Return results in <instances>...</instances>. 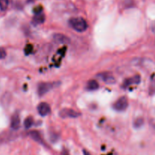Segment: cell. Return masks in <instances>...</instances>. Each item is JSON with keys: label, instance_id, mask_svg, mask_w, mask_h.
Returning a JSON list of instances; mask_svg holds the SVG:
<instances>
[{"label": "cell", "instance_id": "1", "mask_svg": "<svg viewBox=\"0 0 155 155\" xmlns=\"http://www.w3.org/2000/svg\"><path fill=\"white\" fill-rule=\"evenodd\" d=\"M70 25L77 32H84L88 27L86 21L82 18H73L69 21Z\"/></svg>", "mask_w": 155, "mask_h": 155}, {"label": "cell", "instance_id": "2", "mask_svg": "<svg viewBox=\"0 0 155 155\" xmlns=\"http://www.w3.org/2000/svg\"><path fill=\"white\" fill-rule=\"evenodd\" d=\"M129 102L127 97L122 96L117 100L116 102L114 104V109L117 111H124L128 107Z\"/></svg>", "mask_w": 155, "mask_h": 155}, {"label": "cell", "instance_id": "3", "mask_svg": "<svg viewBox=\"0 0 155 155\" xmlns=\"http://www.w3.org/2000/svg\"><path fill=\"white\" fill-rule=\"evenodd\" d=\"M59 116L61 118H76L80 116V113L70 108H64L59 112Z\"/></svg>", "mask_w": 155, "mask_h": 155}, {"label": "cell", "instance_id": "4", "mask_svg": "<svg viewBox=\"0 0 155 155\" xmlns=\"http://www.w3.org/2000/svg\"><path fill=\"white\" fill-rule=\"evenodd\" d=\"M54 87V83H39L38 86V94L39 95H43L48 92H49Z\"/></svg>", "mask_w": 155, "mask_h": 155}, {"label": "cell", "instance_id": "5", "mask_svg": "<svg viewBox=\"0 0 155 155\" xmlns=\"http://www.w3.org/2000/svg\"><path fill=\"white\" fill-rule=\"evenodd\" d=\"M53 39L54 42L58 44H61V45H68L71 42V39L65 35L61 33H55L53 36Z\"/></svg>", "mask_w": 155, "mask_h": 155}, {"label": "cell", "instance_id": "6", "mask_svg": "<svg viewBox=\"0 0 155 155\" xmlns=\"http://www.w3.org/2000/svg\"><path fill=\"white\" fill-rule=\"evenodd\" d=\"M37 110L39 112V115L45 117L49 114L50 111H51V107H50L49 104H47V103L41 102L37 106Z\"/></svg>", "mask_w": 155, "mask_h": 155}, {"label": "cell", "instance_id": "7", "mask_svg": "<svg viewBox=\"0 0 155 155\" xmlns=\"http://www.w3.org/2000/svg\"><path fill=\"white\" fill-rule=\"evenodd\" d=\"M100 76H101L100 78L102 79L103 81L105 82L107 84H114L116 83V80H115L114 77L113 75H111L110 74L104 73V74H100Z\"/></svg>", "mask_w": 155, "mask_h": 155}, {"label": "cell", "instance_id": "8", "mask_svg": "<svg viewBox=\"0 0 155 155\" xmlns=\"http://www.w3.org/2000/svg\"><path fill=\"white\" fill-rule=\"evenodd\" d=\"M20 124H21V120H20L19 115L18 114H15L12 117V120H11V127L13 130H18L20 127Z\"/></svg>", "mask_w": 155, "mask_h": 155}, {"label": "cell", "instance_id": "9", "mask_svg": "<svg viewBox=\"0 0 155 155\" xmlns=\"http://www.w3.org/2000/svg\"><path fill=\"white\" fill-rule=\"evenodd\" d=\"M141 81V77L139 76H135L132 78L127 79L124 81V85L125 87H128L129 86H131L133 84H139Z\"/></svg>", "mask_w": 155, "mask_h": 155}, {"label": "cell", "instance_id": "10", "mask_svg": "<svg viewBox=\"0 0 155 155\" xmlns=\"http://www.w3.org/2000/svg\"><path fill=\"white\" fill-rule=\"evenodd\" d=\"M98 87H99V85H98V82L94 80H89L87 83V86H86V88L89 90H96L98 89Z\"/></svg>", "mask_w": 155, "mask_h": 155}, {"label": "cell", "instance_id": "11", "mask_svg": "<svg viewBox=\"0 0 155 155\" xmlns=\"http://www.w3.org/2000/svg\"><path fill=\"white\" fill-rule=\"evenodd\" d=\"M45 21V15L42 13L36 14L35 17L33 18V22L36 24H42Z\"/></svg>", "mask_w": 155, "mask_h": 155}, {"label": "cell", "instance_id": "12", "mask_svg": "<svg viewBox=\"0 0 155 155\" xmlns=\"http://www.w3.org/2000/svg\"><path fill=\"white\" fill-rule=\"evenodd\" d=\"M30 137H31L33 140L36 141V142H39V143H43V142H42V137H41V135L39 134V132L32 131L31 133H30Z\"/></svg>", "mask_w": 155, "mask_h": 155}, {"label": "cell", "instance_id": "13", "mask_svg": "<svg viewBox=\"0 0 155 155\" xmlns=\"http://www.w3.org/2000/svg\"><path fill=\"white\" fill-rule=\"evenodd\" d=\"M144 124V120L143 118L142 117H139L136 118V120L133 122V127L136 129H139L140 127H142Z\"/></svg>", "mask_w": 155, "mask_h": 155}, {"label": "cell", "instance_id": "14", "mask_svg": "<svg viewBox=\"0 0 155 155\" xmlns=\"http://www.w3.org/2000/svg\"><path fill=\"white\" fill-rule=\"evenodd\" d=\"M33 124V118L32 117H27L24 120V127L26 129H29Z\"/></svg>", "mask_w": 155, "mask_h": 155}, {"label": "cell", "instance_id": "15", "mask_svg": "<svg viewBox=\"0 0 155 155\" xmlns=\"http://www.w3.org/2000/svg\"><path fill=\"white\" fill-rule=\"evenodd\" d=\"M9 0H0V10L5 11L8 8Z\"/></svg>", "mask_w": 155, "mask_h": 155}, {"label": "cell", "instance_id": "16", "mask_svg": "<svg viewBox=\"0 0 155 155\" xmlns=\"http://www.w3.org/2000/svg\"><path fill=\"white\" fill-rule=\"evenodd\" d=\"M3 98L4 99H2V104L4 106H8V104L10 103V101H11V95L10 94H5V95H4V96H3Z\"/></svg>", "mask_w": 155, "mask_h": 155}, {"label": "cell", "instance_id": "17", "mask_svg": "<svg viewBox=\"0 0 155 155\" xmlns=\"http://www.w3.org/2000/svg\"><path fill=\"white\" fill-rule=\"evenodd\" d=\"M6 57V51L3 48L0 47V60Z\"/></svg>", "mask_w": 155, "mask_h": 155}, {"label": "cell", "instance_id": "18", "mask_svg": "<svg viewBox=\"0 0 155 155\" xmlns=\"http://www.w3.org/2000/svg\"><path fill=\"white\" fill-rule=\"evenodd\" d=\"M33 51V46L31 45H27L25 48V53L26 54H29Z\"/></svg>", "mask_w": 155, "mask_h": 155}, {"label": "cell", "instance_id": "19", "mask_svg": "<svg viewBox=\"0 0 155 155\" xmlns=\"http://www.w3.org/2000/svg\"><path fill=\"white\" fill-rule=\"evenodd\" d=\"M151 87H150V90L151 91H152L153 92H155V87H154V86H155V81H153V82H151Z\"/></svg>", "mask_w": 155, "mask_h": 155}, {"label": "cell", "instance_id": "20", "mask_svg": "<svg viewBox=\"0 0 155 155\" xmlns=\"http://www.w3.org/2000/svg\"><path fill=\"white\" fill-rule=\"evenodd\" d=\"M83 155H91V154L89 151H86V150H83Z\"/></svg>", "mask_w": 155, "mask_h": 155}]
</instances>
